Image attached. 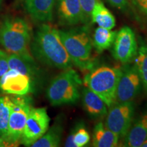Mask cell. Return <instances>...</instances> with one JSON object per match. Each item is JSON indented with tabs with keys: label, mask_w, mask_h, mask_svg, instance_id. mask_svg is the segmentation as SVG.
Masks as SVG:
<instances>
[{
	"label": "cell",
	"mask_w": 147,
	"mask_h": 147,
	"mask_svg": "<svg viewBox=\"0 0 147 147\" xmlns=\"http://www.w3.org/2000/svg\"><path fill=\"white\" fill-rule=\"evenodd\" d=\"M115 8L122 11H125L128 8V0H107Z\"/></svg>",
	"instance_id": "484cf974"
},
{
	"label": "cell",
	"mask_w": 147,
	"mask_h": 147,
	"mask_svg": "<svg viewBox=\"0 0 147 147\" xmlns=\"http://www.w3.org/2000/svg\"><path fill=\"white\" fill-rule=\"evenodd\" d=\"M138 49L136 35L129 27L125 26L117 32L112 50L116 60L123 64L130 63L136 56Z\"/></svg>",
	"instance_id": "30bf717a"
},
{
	"label": "cell",
	"mask_w": 147,
	"mask_h": 147,
	"mask_svg": "<svg viewBox=\"0 0 147 147\" xmlns=\"http://www.w3.org/2000/svg\"><path fill=\"white\" fill-rule=\"evenodd\" d=\"M91 19L93 23L103 28L113 29L116 25L115 16L100 0L97 1L92 10Z\"/></svg>",
	"instance_id": "ac0fdd59"
},
{
	"label": "cell",
	"mask_w": 147,
	"mask_h": 147,
	"mask_svg": "<svg viewBox=\"0 0 147 147\" xmlns=\"http://www.w3.org/2000/svg\"><path fill=\"white\" fill-rule=\"evenodd\" d=\"M90 135L83 123H78L66 139L64 146L67 147L86 146L90 142Z\"/></svg>",
	"instance_id": "44dd1931"
},
{
	"label": "cell",
	"mask_w": 147,
	"mask_h": 147,
	"mask_svg": "<svg viewBox=\"0 0 147 147\" xmlns=\"http://www.w3.org/2000/svg\"><path fill=\"white\" fill-rule=\"evenodd\" d=\"M55 1L56 0H25V7L34 21L46 23L53 20Z\"/></svg>",
	"instance_id": "5bb4252c"
},
{
	"label": "cell",
	"mask_w": 147,
	"mask_h": 147,
	"mask_svg": "<svg viewBox=\"0 0 147 147\" xmlns=\"http://www.w3.org/2000/svg\"><path fill=\"white\" fill-rule=\"evenodd\" d=\"M135 63L141 82L147 94V44L142 43L138 49Z\"/></svg>",
	"instance_id": "7402d4cb"
},
{
	"label": "cell",
	"mask_w": 147,
	"mask_h": 147,
	"mask_svg": "<svg viewBox=\"0 0 147 147\" xmlns=\"http://www.w3.org/2000/svg\"><path fill=\"white\" fill-rule=\"evenodd\" d=\"M31 50L34 57L50 67L66 69L72 65L61 39L59 31L48 24H43L38 29Z\"/></svg>",
	"instance_id": "6da1fadb"
},
{
	"label": "cell",
	"mask_w": 147,
	"mask_h": 147,
	"mask_svg": "<svg viewBox=\"0 0 147 147\" xmlns=\"http://www.w3.org/2000/svg\"><path fill=\"white\" fill-rule=\"evenodd\" d=\"M121 69L119 67L102 65L91 71L84 77L86 87L94 91L110 107L115 102L117 90Z\"/></svg>",
	"instance_id": "5b68a950"
},
{
	"label": "cell",
	"mask_w": 147,
	"mask_h": 147,
	"mask_svg": "<svg viewBox=\"0 0 147 147\" xmlns=\"http://www.w3.org/2000/svg\"><path fill=\"white\" fill-rule=\"evenodd\" d=\"M36 84L31 77L14 69H9L0 78V89L14 95H27L34 90Z\"/></svg>",
	"instance_id": "8fae6325"
},
{
	"label": "cell",
	"mask_w": 147,
	"mask_h": 147,
	"mask_svg": "<svg viewBox=\"0 0 147 147\" xmlns=\"http://www.w3.org/2000/svg\"><path fill=\"white\" fill-rule=\"evenodd\" d=\"M141 146H142V147H147V138L144 140V142H142V145H141Z\"/></svg>",
	"instance_id": "83f0119b"
},
{
	"label": "cell",
	"mask_w": 147,
	"mask_h": 147,
	"mask_svg": "<svg viewBox=\"0 0 147 147\" xmlns=\"http://www.w3.org/2000/svg\"><path fill=\"white\" fill-rule=\"evenodd\" d=\"M10 69H14L31 77L37 82L39 77V71L33 59H27L16 54L8 55Z\"/></svg>",
	"instance_id": "e0dca14e"
},
{
	"label": "cell",
	"mask_w": 147,
	"mask_h": 147,
	"mask_svg": "<svg viewBox=\"0 0 147 147\" xmlns=\"http://www.w3.org/2000/svg\"><path fill=\"white\" fill-rule=\"evenodd\" d=\"M109 108L106 116L105 126L119 138H124L133 123L135 115L134 103H115Z\"/></svg>",
	"instance_id": "52a82bcc"
},
{
	"label": "cell",
	"mask_w": 147,
	"mask_h": 147,
	"mask_svg": "<svg viewBox=\"0 0 147 147\" xmlns=\"http://www.w3.org/2000/svg\"><path fill=\"white\" fill-rule=\"evenodd\" d=\"M121 69L115 103L133 102L140 93L142 86L138 71L134 64H125Z\"/></svg>",
	"instance_id": "ba28073f"
},
{
	"label": "cell",
	"mask_w": 147,
	"mask_h": 147,
	"mask_svg": "<svg viewBox=\"0 0 147 147\" xmlns=\"http://www.w3.org/2000/svg\"><path fill=\"white\" fill-rule=\"evenodd\" d=\"M100 0H80V5H81L84 15L85 16L86 21H88L91 18V14L93 7L97 1Z\"/></svg>",
	"instance_id": "cb8c5ba5"
},
{
	"label": "cell",
	"mask_w": 147,
	"mask_h": 147,
	"mask_svg": "<svg viewBox=\"0 0 147 147\" xmlns=\"http://www.w3.org/2000/svg\"><path fill=\"white\" fill-rule=\"evenodd\" d=\"M50 117L45 108H32L27 116L20 142L31 146L46 133L49 127Z\"/></svg>",
	"instance_id": "9c48e42d"
},
{
	"label": "cell",
	"mask_w": 147,
	"mask_h": 147,
	"mask_svg": "<svg viewBox=\"0 0 147 147\" xmlns=\"http://www.w3.org/2000/svg\"><path fill=\"white\" fill-rule=\"evenodd\" d=\"M61 123H55L42 136L33 143V147H57L60 144L63 134Z\"/></svg>",
	"instance_id": "d6986e66"
},
{
	"label": "cell",
	"mask_w": 147,
	"mask_h": 147,
	"mask_svg": "<svg viewBox=\"0 0 147 147\" xmlns=\"http://www.w3.org/2000/svg\"><path fill=\"white\" fill-rule=\"evenodd\" d=\"M82 79L74 69H63L51 80L47 89V97L52 106L76 104L80 99Z\"/></svg>",
	"instance_id": "277c9868"
},
{
	"label": "cell",
	"mask_w": 147,
	"mask_h": 147,
	"mask_svg": "<svg viewBox=\"0 0 147 147\" xmlns=\"http://www.w3.org/2000/svg\"><path fill=\"white\" fill-rule=\"evenodd\" d=\"M8 53L0 49V78L10 69L8 63Z\"/></svg>",
	"instance_id": "d4e9b609"
},
{
	"label": "cell",
	"mask_w": 147,
	"mask_h": 147,
	"mask_svg": "<svg viewBox=\"0 0 147 147\" xmlns=\"http://www.w3.org/2000/svg\"><path fill=\"white\" fill-rule=\"evenodd\" d=\"M1 0H0V3H1Z\"/></svg>",
	"instance_id": "f1b7e54d"
},
{
	"label": "cell",
	"mask_w": 147,
	"mask_h": 147,
	"mask_svg": "<svg viewBox=\"0 0 147 147\" xmlns=\"http://www.w3.org/2000/svg\"><path fill=\"white\" fill-rule=\"evenodd\" d=\"M12 105V101L11 97H0V138L1 139H4L8 131Z\"/></svg>",
	"instance_id": "603a6c76"
},
{
	"label": "cell",
	"mask_w": 147,
	"mask_h": 147,
	"mask_svg": "<svg viewBox=\"0 0 147 147\" xmlns=\"http://www.w3.org/2000/svg\"><path fill=\"white\" fill-rule=\"evenodd\" d=\"M82 100L84 110L92 118L100 119L107 115L108 106L106 102L86 86L82 91Z\"/></svg>",
	"instance_id": "4fadbf2b"
},
{
	"label": "cell",
	"mask_w": 147,
	"mask_h": 147,
	"mask_svg": "<svg viewBox=\"0 0 147 147\" xmlns=\"http://www.w3.org/2000/svg\"><path fill=\"white\" fill-rule=\"evenodd\" d=\"M59 34L72 64L82 71L93 69L95 66V59L92 56L93 47L87 27L61 30Z\"/></svg>",
	"instance_id": "7a4b0ae2"
},
{
	"label": "cell",
	"mask_w": 147,
	"mask_h": 147,
	"mask_svg": "<svg viewBox=\"0 0 147 147\" xmlns=\"http://www.w3.org/2000/svg\"><path fill=\"white\" fill-rule=\"evenodd\" d=\"M31 29L25 20L7 17L0 25V44L7 52L27 59H33L30 53Z\"/></svg>",
	"instance_id": "3957f363"
},
{
	"label": "cell",
	"mask_w": 147,
	"mask_h": 147,
	"mask_svg": "<svg viewBox=\"0 0 147 147\" xmlns=\"http://www.w3.org/2000/svg\"><path fill=\"white\" fill-rule=\"evenodd\" d=\"M147 138V110L135 121L124 137V146L140 147Z\"/></svg>",
	"instance_id": "9a60e30c"
},
{
	"label": "cell",
	"mask_w": 147,
	"mask_h": 147,
	"mask_svg": "<svg viewBox=\"0 0 147 147\" xmlns=\"http://www.w3.org/2000/svg\"><path fill=\"white\" fill-rule=\"evenodd\" d=\"M134 3L147 16V0H133Z\"/></svg>",
	"instance_id": "4316f807"
},
{
	"label": "cell",
	"mask_w": 147,
	"mask_h": 147,
	"mask_svg": "<svg viewBox=\"0 0 147 147\" xmlns=\"http://www.w3.org/2000/svg\"><path fill=\"white\" fill-rule=\"evenodd\" d=\"M117 32L112 29H108L98 27L95 29L92 43L95 51L98 53H102L104 51L110 49L113 45Z\"/></svg>",
	"instance_id": "ffe728a7"
},
{
	"label": "cell",
	"mask_w": 147,
	"mask_h": 147,
	"mask_svg": "<svg viewBox=\"0 0 147 147\" xmlns=\"http://www.w3.org/2000/svg\"><path fill=\"white\" fill-rule=\"evenodd\" d=\"M58 16L61 24L67 26L85 23L80 0H58Z\"/></svg>",
	"instance_id": "7c38bea8"
},
{
	"label": "cell",
	"mask_w": 147,
	"mask_h": 147,
	"mask_svg": "<svg viewBox=\"0 0 147 147\" xmlns=\"http://www.w3.org/2000/svg\"><path fill=\"white\" fill-rule=\"evenodd\" d=\"M119 138L102 122H99L93 129L92 145L95 147H115L118 146Z\"/></svg>",
	"instance_id": "2e32d148"
},
{
	"label": "cell",
	"mask_w": 147,
	"mask_h": 147,
	"mask_svg": "<svg viewBox=\"0 0 147 147\" xmlns=\"http://www.w3.org/2000/svg\"><path fill=\"white\" fill-rule=\"evenodd\" d=\"M12 105L9 117L8 131L4 140L9 146L18 144L21 140L27 116L32 108V99L25 95L11 97Z\"/></svg>",
	"instance_id": "8992f818"
}]
</instances>
